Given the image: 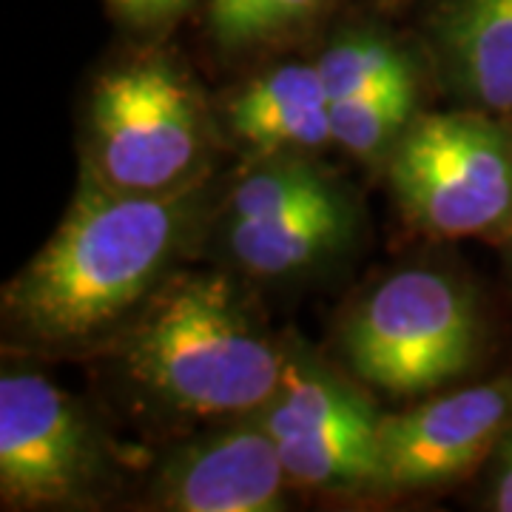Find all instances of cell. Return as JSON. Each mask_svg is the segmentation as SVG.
Returning a JSON list of instances; mask_svg holds the SVG:
<instances>
[{"label": "cell", "mask_w": 512, "mask_h": 512, "mask_svg": "<svg viewBox=\"0 0 512 512\" xmlns=\"http://www.w3.org/2000/svg\"><path fill=\"white\" fill-rule=\"evenodd\" d=\"M288 481L274 439L256 421L188 444L157 478V504L177 512H274Z\"/></svg>", "instance_id": "9"}, {"label": "cell", "mask_w": 512, "mask_h": 512, "mask_svg": "<svg viewBox=\"0 0 512 512\" xmlns=\"http://www.w3.org/2000/svg\"><path fill=\"white\" fill-rule=\"evenodd\" d=\"M436 37L458 94L512 114V0H444Z\"/></svg>", "instance_id": "10"}, {"label": "cell", "mask_w": 512, "mask_h": 512, "mask_svg": "<svg viewBox=\"0 0 512 512\" xmlns=\"http://www.w3.org/2000/svg\"><path fill=\"white\" fill-rule=\"evenodd\" d=\"M416 103V80L382 86L376 92L330 103L333 143L356 157H376L402 134Z\"/></svg>", "instance_id": "13"}, {"label": "cell", "mask_w": 512, "mask_h": 512, "mask_svg": "<svg viewBox=\"0 0 512 512\" xmlns=\"http://www.w3.org/2000/svg\"><path fill=\"white\" fill-rule=\"evenodd\" d=\"M342 348L353 370L384 393H427L473 365L476 302L453 276L427 268L402 271L353 311Z\"/></svg>", "instance_id": "3"}, {"label": "cell", "mask_w": 512, "mask_h": 512, "mask_svg": "<svg viewBox=\"0 0 512 512\" xmlns=\"http://www.w3.org/2000/svg\"><path fill=\"white\" fill-rule=\"evenodd\" d=\"M194 188L117 191L92 171L55 237L3 293L6 316L32 339L69 345L131 311L183 239Z\"/></svg>", "instance_id": "1"}, {"label": "cell", "mask_w": 512, "mask_h": 512, "mask_svg": "<svg viewBox=\"0 0 512 512\" xmlns=\"http://www.w3.org/2000/svg\"><path fill=\"white\" fill-rule=\"evenodd\" d=\"M259 424L274 439L285 473L319 490L382 484V419L376 410L311 359H285L276 396Z\"/></svg>", "instance_id": "6"}, {"label": "cell", "mask_w": 512, "mask_h": 512, "mask_svg": "<svg viewBox=\"0 0 512 512\" xmlns=\"http://www.w3.org/2000/svg\"><path fill=\"white\" fill-rule=\"evenodd\" d=\"M328 180L305 163L259 165L254 174L242 177L231 191L228 214L231 222L271 220L285 211H293L305 202L328 194Z\"/></svg>", "instance_id": "15"}, {"label": "cell", "mask_w": 512, "mask_h": 512, "mask_svg": "<svg viewBox=\"0 0 512 512\" xmlns=\"http://www.w3.org/2000/svg\"><path fill=\"white\" fill-rule=\"evenodd\" d=\"M512 427V373L382 419V490L439 487L473 470Z\"/></svg>", "instance_id": "8"}, {"label": "cell", "mask_w": 512, "mask_h": 512, "mask_svg": "<svg viewBox=\"0 0 512 512\" xmlns=\"http://www.w3.org/2000/svg\"><path fill=\"white\" fill-rule=\"evenodd\" d=\"M111 3L126 18L137 20V23H154V20L174 18L191 0H111Z\"/></svg>", "instance_id": "17"}, {"label": "cell", "mask_w": 512, "mask_h": 512, "mask_svg": "<svg viewBox=\"0 0 512 512\" xmlns=\"http://www.w3.org/2000/svg\"><path fill=\"white\" fill-rule=\"evenodd\" d=\"M348 225V208L330 188L328 194L271 220L231 222L228 248L251 274L285 276L330 254Z\"/></svg>", "instance_id": "12"}, {"label": "cell", "mask_w": 512, "mask_h": 512, "mask_svg": "<svg viewBox=\"0 0 512 512\" xmlns=\"http://www.w3.org/2000/svg\"><path fill=\"white\" fill-rule=\"evenodd\" d=\"M197 97L165 60L103 74L92 97V174L117 191L165 194L188 185L202 157Z\"/></svg>", "instance_id": "5"}, {"label": "cell", "mask_w": 512, "mask_h": 512, "mask_svg": "<svg viewBox=\"0 0 512 512\" xmlns=\"http://www.w3.org/2000/svg\"><path fill=\"white\" fill-rule=\"evenodd\" d=\"M322 0H211L208 23L225 46H248L308 20Z\"/></svg>", "instance_id": "16"}, {"label": "cell", "mask_w": 512, "mask_h": 512, "mask_svg": "<svg viewBox=\"0 0 512 512\" xmlns=\"http://www.w3.org/2000/svg\"><path fill=\"white\" fill-rule=\"evenodd\" d=\"M493 510L512 512V427L510 433L501 439L498 470H495L493 484Z\"/></svg>", "instance_id": "18"}, {"label": "cell", "mask_w": 512, "mask_h": 512, "mask_svg": "<svg viewBox=\"0 0 512 512\" xmlns=\"http://www.w3.org/2000/svg\"><path fill=\"white\" fill-rule=\"evenodd\" d=\"M510 234H512V231H510Z\"/></svg>", "instance_id": "19"}, {"label": "cell", "mask_w": 512, "mask_h": 512, "mask_svg": "<svg viewBox=\"0 0 512 512\" xmlns=\"http://www.w3.org/2000/svg\"><path fill=\"white\" fill-rule=\"evenodd\" d=\"M330 103L376 92L413 77L404 52L382 35H348L328 46L316 60Z\"/></svg>", "instance_id": "14"}, {"label": "cell", "mask_w": 512, "mask_h": 512, "mask_svg": "<svg viewBox=\"0 0 512 512\" xmlns=\"http://www.w3.org/2000/svg\"><path fill=\"white\" fill-rule=\"evenodd\" d=\"M390 185L436 237L512 231V131L481 114L421 117L393 151Z\"/></svg>", "instance_id": "4"}, {"label": "cell", "mask_w": 512, "mask_h": 512, "mask_svg": "<svg viewBox=\"0 0 512 512\" xmlns=\"http://www.w3.org/2000/svg\"><path fill=\"white\" fill-rule=\"evenodd\" d=\"M92 476V441L74 402L40 373L0 379V493L12 507L63 504Z\"/></svg>", "instance_id": "7"}, {"label": "cell", "mask_w": 512, "mask_h": 512, "mask_svg": "<svg viewBox=\"0 0 512 512\" xmlns=\"http://www.w3.org/2000/svg\"><path fill=\"white\" fill-rule=\"evenodd\" d=\"M131 376L191 416L262 410L282 384L285 356L245 311L228 279L180 276L126 339Z\"/></svg>", "instance_id": "2"}, {"label": "cell", "mask_w": 512, "mask_h": 512, "mask_svg": "<svg viewBox=\"0 0 512 512\" xmlns=\"http://www.w3.org/2000/svg\"><path fill=\"white\" fill-rule=\"evenodd\" d=\"M239 140L259 151L333 143L330 97L316 63H285L248 83L228 111Z\"/></svg>", "instance_id": "11"}]
</instances>
